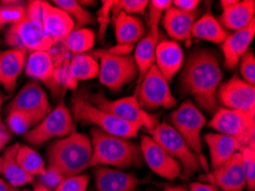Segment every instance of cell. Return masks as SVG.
<instances>
[{"mask_svg":"<svg viewBox=\"0 0 255 191\" xmlns=\"http://www.w3.org/2000/svg\"><path fill=\"white\" fill-rule=\"evenodd\" d=\"M181 69L182 92L194 97L199 109L214 114L219 108L216 92L223 78L218 54L210 48L196 49L190 53Z\"/></svg>","mask_w":255,"mask_h":191,"instance_id":"1","label":"cell"},{"mask_svg":"<svg viewBox=\"0 0 255 191\" xmlns=\"http://www.w3.org/2000/svg\"><path fill=\"white\" fill-rule=\"evenodd\" d=\"M91 143L93 150L91 167L94 169L100 166L129 169L143 164L140 144L132 141V139L107 134L93 127Z\"/></svg>","mask_w":255,"mask_h":191,"instance_id":"2","label":"cell"},{"mask_svg":"<svg viewBox=\"0 0 255 191\" xmlns=\"http://www.w3.org/2000/svg\"><path fill=\"white\" fill-rule=\"evenodd\" d=\"M92 154L91 139L75 131L49 144L47 166L60 171L64 178L79 175L91 167Z\"/></svg>","mask_w":255,"mask_h":191,"instance_id":"3","label":"cell"},{"mask_svg":"<svg viewBox=\"0 0 255 191\" xmlns=\"http://www.w3.org/2000/svg\"><path fill=\"white\" fill-rule=\"evenodd\" d=\"M67 56L56 55L53 50H39L29 54L24 68L25 75L45 84L53 94L60 95L67 88L76 85L69 78Z\"/></svg>","mask_w":255,"mask_h":191,"instance_id":"4","label":"cell"},{"mask_svg":"<svg viewBox=\"0 0 255 191\" xmlns=\"http://www.w3.org/2000/svg\"><path fill=\"white\" fill-rule=\"evenodd\" d=\"M6 44L10 48L23 49L26 52L51 50L53 41L45 33L41 19V1L28 2L26 17L18 24L11 25L6 32Z\"/></svg>","mask_w":255,"mask_h":191,"instance_id":"5","label":"cell"},{"mask_svg":"<svg viewBox=\"0 0 255 191\" xmlns=\"http://www.w3.org/2000/svg\"><path fill=\"white\" fill-rule=\"evenodd\" d=\"M71 104V114L75 116V120L84 125H93L107 134L125 139H135L138 131L141 130L135 125L124 122L110 112L95 107L84 93L73 96Z\"/></svg>","mask_w":255,"mask_h":191,"instance_id":"6","label":"cell"},{"mask_svg":"<svg viewBox=\"0 0 255 191\" xmlns=\"http://www.w3.org/2000/svg\"><path fill=\"white\" fill-rule=\"evenodd\" d=\"M149 136L171 157L180 163L185 177H190L202 169V157L189 148L184 139L174 130L171 124L159 123L149 132Z\"/></svg>","mask_w":255,"mask_h":191,"instance_id":"7","label":"cell"},{"mask_svg":"<svg viewBox=\"0 0 255 191\" xmlns=\"http://www.w3.org/2000/svg\"><path fill=\"white\" fill-rule=\"evenodd\" d=\"M88 99L99 109L110 112L117 118L128 124L135 125L138 128L144 127L148 132L153 130L159 124L158 115L145 111L138 103L135 94L117 100H109L102 93H96V94L91 95Z\"/></svg>","mask_w":255,"mask_h":191,"instance_id":"8","label":"cell"},{"mask_svg":"<svg viewBox=\"0 0 255 191\" xmlns=\"http://www.w3.org/2000/svg\"><path fill=\"white\" fill-rule=\"evenodd\" d=\"M208 126L216 133L237 140L243 148L255 142V111L231 110L219 107Z\"/></svg>","mask_w":255,"mask_h":191,"instance_id":"9","label":"cell"},{"mask_svg":"<svg viewBox=\"0 0 255 191\" xmlns=\"http://www.w3.org/2000/svg\"><path fill=\"white\" fill-rule=\"evenodd\" d=\"M75 132V122L71 110L63 102L24 134V140L34 147H40L53 139H62Z\"/></svg>","mask_w":255,"mask_h":191,"instance_id":"10","label":"cell"},{"mask_svg":"<svg viewBox=\"0 0 255 191\" xmlns=\"http://www.w3.org/2000/svg\"><path fill=\"white\" fill-rule=\"evenodd\" d=\"M95 55L100 58V83L110 91H121L138 75L136 64L130 55H118L109 49L99 50Z\"/></svg>","mask_w":255,"mask_h":191,"instance_id":"11","label":"cell"},{"mask_svg":"<svg viewBox=\"0 0 255 191\" xmlns=\"http://www.w3.org/2000/svg\"><path fill=\"white\" fill-rule=\"evenodd\" d=\"M169 119L174 130L182 136L189 148L198 156L202 155V131L206 124V117L202 110L191 100H185L172 112Z\"/></svg>","mask_w":255,"mask_h":191,"instance_id":"12","label":"cell"},{"mask_svg":"<svg viewBox=\"0 0 255 191\" xmlns=\"http://www.w3.org/2000/svg\"><path fill=\"white\" fill-rule=\"evenodd\" d=\"M135 95L141 107L148 112L159 108L169 109L176 105V99L171 91L169 83L154 64L138 83Z\"/></svg>","mask_w":255,"mask_h":191,"instance_id":"13","label":"cell"},{"mask_svg":"<svg viewBox=\"0 0 255 191\" xmlns=\"http://www.w3.org/2000/svg\"><path fill=\"white\" fill-rule=\"evenodd\" d=\"M9 110L22 112L28 116L34 125H37L52 111V107L45 89L38 81L31 80L11 100L7 108V111Z\"/></svg>","mask_w":255,"mask_h":191,"instance_id":"14","label":"cell"},{"mask_svg":"<svg viewBox=\"0 0 255 191\" xmlns=\"http://www.w3.org/2000/svg\"><path fill=\"white\" fill-rule=\"evenodd\" d=\"M216 102L231 110L255 111V86L246 83L241 77L234 76L220 84L216 92Z\"/></svg>","mask_w":255,"mask_h":191,"instance_id":"15","label":"cell"},{"mask_svg":"<svg viewBox=\"0 0 255 191\" xmlns=\"http://www.w3.org/2000/svg\"><path fill=\"white\" fill-rule=\"evenodd\" d=\"M140 148L143 162H145L154 174L168 181L176 180L182 174L180 163L171 157L149 135H142Z\"/></svg>","mask_w":255,"mask_h":191,"instance_id":"16","label":"cell"},{"mask_svg":"<svg viewBox=\"0 0 255 191\" xmlns=\"http://www.w3.org/2000/svg\"><path fill=\"white\" fill-rule=\"evenodd\" d=\"M203 182L211 183L222 191H243L246 188L245 175L243 171L242 155L236 153L233 157L213 170V172L202 177Z\"/></svg>","mask_w":255,"mask_h":191,"instance_id":"17","label":"cell"},{"mask_svg":"<svg viewBox=\"0 0 255 191\" xmlns=\"http://www.w3.org/2000/svg\"><path fill=\"white\" fill-rule=\"evenodd\" d=\"M221 7L219 22L225 30H243L255 19L254 0H222Z\"/></svg>","mask_w":255,"mask_h":191,"instance_id":"18","label":"cell"},{"mask_svg":"<svg viewBox=\"0 0 255 191\" xmlns=\"http://www.w3.org/2000/svg\"><path fill=\"white\" fill-rule=\"evenodd\" d=\"M41 19L45 33L53 44H62L75 29V23L69 15L48 1H41Z\"/></svg>","mask_w":255,"mask_h":191,"instance_id":"19","label":"cell"},{"mask_svg":"<svg viewBox=\"0 0 255 191\" xmlns=\"http://www.w3.org/2000/svg\"><path fill=\"white\" fill-rule=\"evenodd\" d=\"M255 36V19L245 29L235 31L228 34L222 42L221 48L223 54V67L228 70L237 68L242 56L250 49Z\"/></svg>","mask_w":255,"mask_h":191,"instance_id":"20","label":"cell"},{"mask_svg":"<svg viewBox=\"0 0 255 191\" xmlns=\"http://www.w3.org/2000/svg\"><path fill=\"white\" fill-rule=\"evenodd\" d=\"M28 52L10 48L0 52V85L7 94H13L17 79L25 68Z\"/></svg>","mask_w":255,"mask_h":191,"instance_id":"21","label":"cell"},{"mask_svg":"<svg viewBox=\"0 0 255 191\" xmlns=\"http://www.w3.org/2000/svg\"><path fill=\"white\" fill-rule=\"evenodd\" d=\"M183 63L184 53L179 42L174 40L158 42L154 52V65L168 83L180 71Z\"/></svg>","mask_w":255,"mask_h":191,"instance_id":"22","label":"cell"},{"mask_svg":"<svg viewBox=\"0 0 255 191\" xmlns=\"http://www.w3.org/2000/svg\"><path fill=\"white\" fill-rule=\"evenodd\" d=\"M198 17V11L187 13L171 7L165 11L160 24L174 41L189 42L191 40V30Z\"/></svg>","mask_w":255,"mask_h":191,"instance_id":"23","label":"cell"},{"mask_svg":"<svg viewBox=\"0 0 255 191\" xmlns=\"http://www.w3.org/2000/svg\"><path fill=\"white\" fill-rule=\"evenodd\" d=\"M94 177L96 191H136L138 185L135 174L107 166L95 167Z\"/></svg>","mask_w":255,"mask_h":191,"instance_id":"24","label":"cell"},{"mask_svg":"<svg viewBox=\"0 0 255 191\" xmlns=\"http://www.w3.org/2000/svg\"><path fill=\"white\" fill-rule=\"evenodd\" d=\"M111 19L117 45L134 46L146 34L144 22L137 15H128L124 11H113Z\"/></svg>","mask_w":255,"mask_h":191,"instance_id":"25","label":"cell"},{"mask_svg":"<svg viewBox=\"0 0 255 191\" xmlns=\"http://www.w3.org/2000/svg\"><path fill=\"white\" fill-rule=\"evenodd\" d=\"M204 140L210 151L211 164L213 170L219 169L222 166L228 159L241 151L242 144L237 140L231 136L220 133H206L204 135Z\"/></svg>","mask_w":255,"mask_h":191,"instance_id":"26","label":"cell"},{"mask_svg":"<svg viewBox=\"0 0 255 191\" xmlns=\"http://www.w3.org/2000/svg\"><path fill=\"white\" fill-rule=\"evenodd\" d=\"M18 143L6 148L0 155V177L14 188H21L33 181V177L26 174L16 162V151Z\"/></svg>","mask_w":255,"mask_h":191,"instance_id":"27","label":"cell"},{"mask_svg":"<svg viewBox=\"0 0 255 191\" xmlns=\"http://www.w3.org/2000/svg\"><path fill=\"white\" fill-rule=\"evenodd\" d=\"M228 34L229 32L223 29L220 22L211 13H206L202 17L197 18L191 30V37L203 39L216 45H222Z\"/></svg>","mask_w":255,"mask_h":191,"instance_id":"28","label":"cell"},{"mask_svg":"<svg viewBox=\"0 0 255 191\" xmlns=\"http://www.w3.org/2000/svg\"><path fill=\"white\" fill-rule=\"evenodd\" d=\"M100 64L96 57L92 54H77L69 61V78L75 85L78 81L94 79L99 77Z\"/></svg>","mask_w":255,"mask_h":191,"instance_id":"29","label":"cell"},{"mask_svg":"<svg viewBox=\"0 0 255 191\" xmlns=\"http://www.w3.org/2000/svg\"><path fill=\"white\" fill-rule=\"evenodd\" d=\"M159 34H152L148 32L137 42L134 49V61L137 68L138 83L154 64V52L159 40Z\"/></svg>","mask_w":255,"mask_h":191,"instance_id":"30","label":"cell"},{"mask_svg":"<svg viewBox=\"0 0 255 191\" xmlns=\"http://www.w3.org/2000/svg\"><path fill=\"white\" fill-rule=\"evenodd\" d=\"M95 44V33L92 29L79 28L73 29L68 37L62 41L64 49L73 55L85 54L93 48Z\"/></svg>","mask_w":255,"mask_h":191,"instance_id":"31","label":"cell"},{"mask_svg":"<svg viewBox=\"0 0 255 191\" xmlns=\"http://www.w3.org/2000/svg\"><path fill=\"white\" fill-rule=\"evenodd\" d=\"M16 162L21 169L31 177H41L46 171V165L41 156L29 146L18 143Z\"/></svg>","mask_w":255,"mask_h":191,"instance_id":"32","label":"cell"},{"mask_svg":"<svg viewBox=\"0 0 255 191\" xmlns=\"http://www.w3.org/2000/svg\"><path fill=\"white\" fill-rule=\"evenodd\" d=\"M54 6L59 7L60 9L65 11L69 16L72 18L75 23V28H85V26L91 24L93 21V16L90 11L86 10L80 5L79 1L76 0H55L53 2Z\"/></svg>","mask_w":255,"mask_h":191,"instance_id":"33","label":"cell"},{"mask_svg":"<svg viewBox=\"0 0 255 191\" xmlns=\"http://www.w3.org/2000/svg\"><path fill=\"white\" fill-rule=\"evenodd\" d=\"M28 14V3L23 5L21 2L5 1L0 5V21L2 25H15L21 23Z\"/></svg>","mask_w":255,"mask_h":191,"instance_id":"34","label":"cell"},{"mask_svg":"<svg viewBox=\"0 0 255 191\" xmlns=\"http://www.w3.org/2000/svg\"><path fill=\"white\" fill-rule=\"evenodd\" d=\"M242 155L243 171L245 175L246 189L249 191L255 190V142L242 148L239 151Z\"/></svg>","mask_w":255,"mask_h":191,"instance_id":"35","label":"cell"},{"mask_svg":"<svg viewBox=\"0 0 255 191\" xmlns=\"http://www.w3.org/2000/svg\"><path fill=\"white\" fill-rule=\"evenodd\" d=\"M172 7L171 0H152L149 1L148 8V32L159 34V24L165 11Z\"/></svg>","mask_w":255,"mask_h":191,"instance_id":"36","label":"cell"},{"mask_svg":"<svg viewBox=\"0 0 255 191\" xmlns=\"http://www.w3.org/2000/svg\"><path fill=\"white\" fill-rule=\"evenodd\" d=\"M6 123L10 132H13L15 134H23V135L29 131V128L31 126H33L34 125L32 120H31L28 116L16 110L8 111Z\"/></svg>","mask_w":255,"mask_h":191,"instance_id":"37","label":"cell"},{"mask_svg":"<svg viewBox=\"0 0 255 191\" xmlns=\"http://www.w3.org/2000/svg\"><path fill=\"white\" fill-rule=\"evenodd\" d=\"M148 5V0H115L113 11H124L128 15H144Z\"/></svg>","mask_w":255,"mask_h":191,"instance_id":"38","label":"cell"},{"mask_svg":"<svg viewBox=\"0 0 255 191\" xmlns=\"http://www.w3.org/2000/svg\"><path fill=\"white\" fill-rule=\"evenodd\" d=\"M238 64L242 79L255 86V56L253 50H247L239 60Z\"/></svg>","mask_w":255,"mask_h":191,"instance_id":"39","label":"cell"},{"mask_svg":"<svg viewBox=\"0 0 255 191\" xmlns=\"http://www.w3.org/2000/svg\"><path fill=\"white\" fill-rule=\"evenodd\" d=\"M90 177L87 174L73 175L64 178L54 191H86Z\"/></svg>","mask_w":255,"mask_h":191,"instance_id":"40","label":"cell"},{"mask_svg":"<svg viewBox=\"0 0 255 191\" xmlns=\"http://www.w3.org/2000/svg\"><path fill=\"white\" fill-rule=\"evenodd\" d=\"M115 0H104L102 1L101 8L98 11V21L100 23V33L99 37L103 39L107 32L108 25L111 22V13H113Z\"/></svg>","mask_w":255,"mask_h":191,"instance_id":"41","label":"cell"},{"mask_svg":"<svg viewBox=\"0 0 255 191\" xmlns=\"http://www.w3.org/2000/svg\"><path fill=\"white\" fill-rule=\"evenodd\" d=\"M63 179H64V175L62 174L60 171H57L52 166H46L45 173L42 174L41 177H39V181L38 182L41 183V185L46 187V188L54 191L57 188V186L60 185Z\"/></svg>","mask_w":255,"mask_h":191,"instance_id":"42","label":"cell"},{"mask_svg":"<svg viewBox=\"0 0 255 191\" xmlns=\"http://www.w3.org/2000/svg\"><path fill=\"white\" fill-rule=\"evenodd\" d=\"M199 3V0H174L172 1V6L187 13H194L198 8Z\"/></svg>","mask_w":255,"mask_h":191,"instance_id":"43","label":"cell"},{"mask_svg":"<svg viewBox=\"0 0 255 191\" xmlns=\"http://www.w3.org/2000/svg\"><path fill=\"white\" fill-rule=\"evenodd\" d=\"M189 191H219L215 186L206 182H194L189 186Z\"/></svg>","mask_w":255,"mask_h":191,"instance_id":"44","label":"cell"},{"mask_svg":"<svg viewBox=\"0 0 255 191\" xmlns=\"http://www.w3.org/2000/svg\"><path fill=\"white\" fill-rule=\"evenodd\" d=\"M0 191H18V189L14 188L13 186H10L8 182L0 177Z\"/></svg>","mask_w":255,"mask_h":191,"instance_id":"45","label":"cell"},{"mask_svg":"<svg viewBox=\"0 0 255 191\" xmlns=\"http://www.w3.org/2000/svg\"><path fill=\"white\" fill-rule=\"evenodd\" d=\"M11 139V135L8 132V133H6L5 135L0 136V154H1V151L5 150V147L7 146V143L9 142V140Z\"/></svg>","mask_w":255,"mask_h":191,"instance_id":"46","label":"cell"},{"mask_svg":"<svg viewBox=\"0 0 255 191\" xmlns=\"http://www.w3.org/2000/svg\"><path fill=\"white\" fill-rule=\"evenodd\" d=\"M158 191H189V190L183 186H165L163 189Z\"/></svg>","mask_w":255,"mask_h":191,"instance_id":"47","label":"cell"},{"mask_svg":"<svg viewBox=\"0 0 255 191\" xmlns=\"http://www.w3.org/2000/svg\"><path fill=\"white\" fill-rule=\"evenodd\" d=\"M32 191H53V190L46 188V187L42 186L41 183L38 182V183H36V185L33 186V190Z\"/></svg>","mask_w":255,"mask_h":191,"instance_id":"48","label":"cell"},{"mask_svg":"<svg viewBox=\"0 0 255 191\" xmlns=\"http://www.w3.org/2000/svg\"><path fill=\"white\" fill-rule=\"evenodd\" d=\"M5 99L6 97L1 94V92H0V126H5V125L1 123V107L3 102H5Z\"/></svg>","mask_w":255,"mask_h":191,"instance_id":"49","label":"cell"},{"mask_svg":"<svg viewBox=\"0 0 255 191\" xmlns=\"http://www.w3.org/2000/svg\"><path fill=\"white\" fill-rule=\"evenodd\" d=\"M6 133H8V131H7L6 126H0V136L5 135Z\"/></svg>","mask_w":255,"mask_h":191,"instance_id":"50","label":"cell"},{"mask_svg":"<svg viewBox=\"0 0 255 191\" xmlns=\"http://www.w3.org/2000/svg\"><path fill=\"white\" fill-rule=\"evenodd\" d=\"M3 28H5V26L2 25V23H1V21H0V30H2Z\"/></svg>","mask_w":255,"mask_h":191,"instance_id":"51","label":"cell"},{"mask_svg":"<svg viewBox=\"0 0 255 191\" xmlns=\"http://www.w3.org/2000/svg\"><path fill=\"white\" fill-rule=\"evenodd\" d=\"M18 191H30V190H28V189H23V190H18Z\"/></svg>","mask_w":255,"mask_h":191,"instance_id":"52","label":"cell"}]
</instances>
